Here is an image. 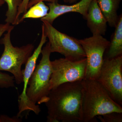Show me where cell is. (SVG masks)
<instances>
[{
    "label": "cell",
    "instance_id": "obj_1",
    "mask_svg": "<svg viewBox=\"0 0 122 122\" xmlns=\"http://www.w3.org/2000/svg\"><path fill=\"white\" fill-rule=\"evenodd\" d=\"M48 97L47 122H82L81 81L61 84L51 90Z\"/></svg>",
    "mask_w": 122,
    "mask_h": 122
},
{
    "label": "cell",
    "instance_id": "obj_2",
    "mask_svg": "<svg viewBox=\"0 0 122 122\" xmlns=\"http://www.w3.org/2000/svg\"><path fill=\"white\" fill-rule=\"evenodd\" d=\"M82 86V122H97L96 116L112 112L122 113V106L111 97L96 79H85Z\"/></svg>",
    "mask_w": 122,
    "mask_h": 122
},
{
    "label": "cell",
    "instance_id": "obj_3",
    "mask_svg": "<svg viewBox=\"0 0 122 122\" xmlns=\"http://www.w3.org/2000/svg\"><path fill=\"white\" fill-rule=\"evenodd\" d=\"M51 52L49 42L42 48V58L31 75L26 90L28 99L34 105L45 103L50 91V83L52 73L50 57Z\"/></svg>",
    "mask_w": 122,
    "mask_h": 122
},
{
    "label": "cell",
    "instance_id": "obj_4",
    "mask_svg": "<svg viewBox=\"0 0 122 122\" xmlns=\"http://www.w3.org/2000/svg\"><path fill=\"white\" fill-rule=\"evenodd\" d=\"M14 28H10L0 39V43L4 46V52L0 57V71H7L13 75L18 85L23 82V72L21 66L26 63L32 54L34 46L28 44L21 47L14 46L11 40V33Z\"/></svg>",
    "mask_w": 122,
    "mask_h": 122
},
{
    "label": "cell",
    "instance_id": "obj_5",
    "mask_svg": "<svg viewBox=\"0 0 122 122\" xmlns=\"http://www.w3.org/2000/svg\"><path fill=\"white\" fill-rule=\"evenodd\" d=\"M42 21V30L49 39L51 53H59L72 61L86 58L85 52L78 39L61 32L46 21Z\"/></svg>",
    "mask_w": 122,
    "mask_h": 122
},
{
    "label": "cell",
    "instance_id": "obj_6",
    "mask_svg": "<svg viewBox=\"0 0 122 122\" xmlns=\"http://www.w3.org/2000/svg\"><path fill=\"white\" fill-rule=\"evenodd\" d=\"M78 41L86 54V65L85 79H96L110 41L102 35H93Z\"/></svg>",
    "mask_w": 122,
    "mask_h": 122
},
{
    "label": "cell",
    "instance_id": "obj_7",
    "mask_svg": "<svg viewBox=\"0 0 122 122\" xmlns=\"http://www.w3.org/2000/svg\"><path fill=\"white\" fill-rule=\"evenodd\" d=\"M106 89L112 99L122 105V55L104 58L96 79Z\"/></svg>",
    "mask_w": 122,
    "mask_h": 122
},
{
    "label": "cell",
    "instance_id": "obj_8",
    "mask_svg": "<svg viewBox=\"0 0 122 122\" xmlns=\"http://www.w3.org/2000/svg\"><path fill=\"white\" fill-rule=\"evenodd\" d=\"M51 65L50 90L63 83L81 81L85 78L86 58L78 61H72L65 58H61L51 61Z\"/></svg>",
    "mask_w": 122,
    "mask_h": 122
},
{
    "label": "cell",
    "instance_id": "obj_9",
    "mask_svg": "<svg viewBox=\"0 0 122 122\" xmlns=\"http://www.w3.org/2000/svg\"><path fill=\"white\" fill-rule=\"evenodd\" d=\"M47 37L42 30V35L41 41L37 48L34 51L33 53L25 63V67L23 72L24 87L22 93L18 97V111L17 116L21 117L22 114L25 112L32 111L38 115L41 111V109L38 105L32 104L28 99L26 94V90L30 79L36 66L37 61L39 55L41 53L43 46L47 40Z\"/></svg>",
    "mask_w": 122,
    "mask_h": 122
},
{
    "label": "cell",
    "instance_id": "obj_10",
    "mask_svg": "<svg viewBox=\"0 0 122 122\" xmlns=\"http://www.w3.org/2000/svg\"><path fill=\"white\" fill-rule=\"evenodd\" d=\"M92 0H81L79 2L71 5H61L58 2H49L48 5L49 11L45 16L41 18V20L45 21L52 25L55 20L60 16L70 12L80 14L86 19L88 8Z\"/></svg>",
    "mask_w": 122,
    "mask_h": 122
},
{
    "label": "cell",
    "instance_id": "obj_11",
    "mask_svg": "<svg viewBox=\"0 0 122 122\" xmlns=\"http://www.w3.org/2000/svg\"><path fill=\"white\" fill-rule=\"evenodd\" d=\"M85 20L93 35H105L107 21L96 0H92L89 5Z\"/></svg>",
    "mask_w": 122,
    "mask_h": 122
},
{
    "label": "cell",
    "instance_id": "obj_12",
    "mask_svg": "<svg viewBox=\"0 0 122 122\" xmlns=\"http://www.w3.org/2000/svg\"><path fill=\"white\" fill-rule=\"evenodd\" d=\"M109 26L115 27L118 20L117 11L121 0H96Z\"/></svg>",
    "mask_w": 122,
    "mask_h": 122
},
{
    "label": "cell",
    "instance_id": "obj_13",
    "mask_svg": "<svg viewBox=\"0 0 122 122\" xmlns=\"http://www.w3.org/2000/svg\"><path fill=\"white\" fill-rule=\"evenodd\" d=\"M112 35L110 45L107 50L106 58L111 59L122 55V15L119 16Z\"/></svg>",
    "mask_w": 122,
    "mask_h": 122
},
{
    "label": "cell",
    "instance_id": "obj_14",
    "mask_svg": "<svg viewBox=\"0 0 122 122\" xmlns=\"http://www.w3.org/2000/svg\"><path fill=\"white\" fill-rule=\"evenodd\" d=\"M8 5V9L6 14V23L12 25H17L20 24V19L17 17L18 8L22 2V0H4Z\"/></svg>",
    "mask_w": 122,
    "mask_h": 122
},
{
    "label": "cell",
    "instance_id": "obj_15",
    "mask_svg": "<svg viewBox=\"0 0 122 122\" xmlns=\"http://www.w3.org/2000/svg\"><path fill=\"white\" fill-rule=\"evenodd\" d=\"M29 9L20 18V22L26 18H41L47 15L49 9L44 1L38 2Z\"/></svg>",
    "mask_w": 122,
    "mask_h": 122
},
{
    "label": "cell",
    "instance_id": "obj_16",
    "mask_svg": "<svg viewBox=\"0 0 122 122\" xmlns=\"http://www.w3.org/2000/svg\"><path fill=\"white\" fill-rule=\"evenodd\" d=\"M102 122H122V113L112 112L96 116Z\"/></svg>",
    "mask_w": 122,
    "mask_h": 122
},
{
    "label": "cell",
    "instance_id": "obj_17",
    "mask_svg": "<svg viewBox=\"0 0 122 122\" xmlns=\"http://www.w3.org/2000/svg\"><path fill=\"white\" fill-rule=\"evenodd\" d=\"M15 82L13 76L0 72V88H9L15 87Z\"/></svg>",
    "mask_w": 122,
    "mask_h": 122
},
{
    "label": "cell",
    "instance_id": "obj_18",
    "mask_svg": "<svg viewBox=\"0 0 122 122\" xmlns=\"http://www.w3.org/2000/svg\"><path fill=\"white\" fill-rule=\"evenodd\" d=\"M30 0H22V2L20 5L18 10L17 17L20 19V16L22 13H24L28 10V5Z\"/></svg>",
    "mask_w": 122,
    "mask_h": 122
},
{
    "label": "cell",
    "instance_id": "obj_19",
    "mask_svg": "<svg viewBox=\"0 0 122 122\" xmlns=\"http://www.w3.org/2000/svg\"><path fill=\"white\" fill-rule=\"evenodd\" d=\"M22 121L21 118L18 117L17 116L10 117L8 116L1 115L0 116V122H21Z\"/></svg>",
    "mask_w": 122,
    "mask_h": 122
},
{
    "label": "cell",
    "instance_id": "obj_20",
    "mask_svg": "<svg viewBox=\"0 0 122 122\" xmlns=\"http://www.w3.org/2000/svg\"><path fill=\"white\" fill-rule=\"evenodd\" d=\"M65 2H66V0H63ZM58 0H30L28 5V9L34 5L36 4L41 1H47L49 2H58Z\"/></svg>",
    "mask_w": 122,
    "mask_h": 122
},
{
    "label": "cell",
    "instance_id": "obj_21",
    "mask_svg": "<svg viewBox=\"0 0 122 122\" xmlns=\"http://www.w3.org/2000/svg\"><path fill=\"white\" fill-rule=\"evenodd\" d=\"M11 26L10 24L7 23L5 24H0V39L2 35L8 31Z\"/></svg>",
    "mask_w": 122,
    "mask_h": 122
},
{
    "label": "cell",
    "instance_id": "obj_22",
    "mask_svg": "<svg viewBox=\"0 0 122 122\" xmlns=\"http://www.w3.org/2000/svg\"><path fill=\"white\" fill-rule=\"evenodd\" d=\"M78 0H66V3H69L70 4H74L77 2Z\"/></svg>",
    "mask_w": 122,
    "mask_h": 122
},
{
    "label": "cell",
    "instance_id": "obj_23",
    "mask_svg": "<svg viewBox=\"0 0 122 122\" xmlns=\"http://www.w3.org/2000/svg\"><path fill=\"white\" fill-rule=\"evenodd\" d=\"M5 2L4 0H0V7L2 6L4 4Z\"/></svg>",
    "mask_w": 122,
    "mask_h": 122
}]
</instances>
